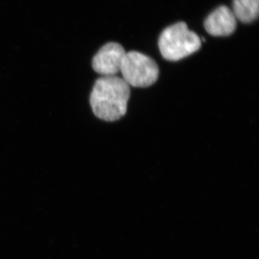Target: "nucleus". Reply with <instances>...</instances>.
I'll list each match as a JSON object with an SVG mask.
<instances>
[{
    "label": "nucleus",
    "mask_w": 259,
    "mask_h": 259,
    "mask_svg": "<svg viewBox=\"0 0 259 259\" xmlns=\"http://www.w3.org/2000/svg\"><path fill=\"white\" fill-rule=\"evenodd\" d=\"M122 79L130 87L148 88L157 81L159 69L149 56L138 51L126 52L121 65Z\"/></svg>",
    "instance_id": "obj_3"
},
{
    "label": "nucleus",
    "mask_w": 259,
    "mask_h": 259,
    "mask_svg": "<svg viewBox=\"0 0 259 259\" xmlns=\"http://www.w3.org/2000/svg\"><path fill=\"white\" fill-rule=\"evenodd\" d=\"M126 52L117 42L105 44L97 53L93 60V69L103 76H115L120 71Z\"/></svg>",
    "instance_id": "obj_4"
},
{
    "label": "nucleus",
    "mask_w": 259,
    "mask_h": 259,
    "mask_svg": "<svg viewBox=\"0 0 259 259\" xmlns=\"http://www.w3.org/2000/svg\"><path fill=\"white\" fill-rule=\"evenodd\" d=\"M202 40L187 24L181 22L168 27L161 32L158 48L162 56L170 61H180L192 55L201 48Z\"/></svg>",
    "instance_id": "obj_2"
},
{
    "label": "nucleus",
    "mask_w": 259,
    "mask_h": 259,
    "mask_svg": "<svg viewBox=\"0 0 259 259\" xmlns=\"http://www.w3.org/2000/svg\"><path fill=\"white\" fill-rule=\"evenodd\" d=\"M130 96L131 88L122 78L102 76L94 85L90 105L98 118L113 122L125 115Z\"/></svg>",
    "instance_id": "obj_1"
},
{
    "label": "nucleus",
    "mask_w": 259,
    "mask_h": 259,
    "mask_svg": "<svg viewBox=\"0 0 259 259\" xmlns=\"http://www.w3.org/2000/svg\"><path fill=\"white\" fill-rule=\"evenodd\" d=\"M237 20L233 11L227 6H221L206 18L204 28L213 36H228L236 30Z\"/></svg>",
    "instance_id": "obj_5"
},
{
    "label": "nucleus",
    "mask_w": 259,
    "mask_h": 259,
    "mask_svg": "<svg viewBox=\"0 0 259 259\" xmlns=\"http://www.w3.org/2000/svg\"><path fill=\"white\" fill-rule=\"evenodd\" d=\"M233 9L236 20L252 23L258 17L259 0H233Z\"/></svg>",
    "instance_id": "obj_6"
}]
</instances>
